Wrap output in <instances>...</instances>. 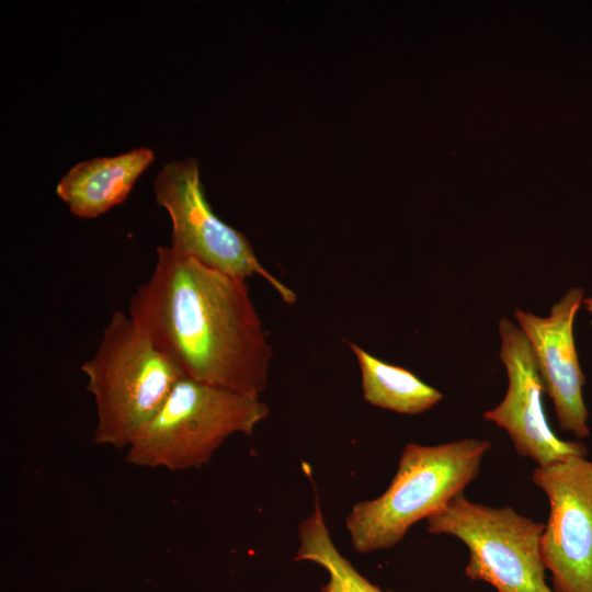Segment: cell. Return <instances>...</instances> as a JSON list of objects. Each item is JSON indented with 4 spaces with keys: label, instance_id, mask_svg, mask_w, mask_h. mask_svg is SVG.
Masks as SVG:
<instances>
[{
    "label": "cell",
    "instance_id": "cell-1",
    "mask_svg": "<svg viewBox=\"0 0 592 592\" xmlns=\"http://www.w3.org/2000/svg\"><path fill=\"white\" fill-rule=\"evenodd\" d=\"M150 277L129 299L128 315L183 377L259 397L272 356L241 280L157 247Z\"/></svg>",
    "mask_w": 592,
    "mask_h": 592
},
{
    "label": "cell",
    "instance_id": "cell-2",
    "mask_svg": "<svg viewBox=\"0 0 592 592\" xmlns=\"http://www.w3.org/2000/svg\"><path fill=\"white\" fill-rule=\"evenodd\" d=\"M81 371L93 396V443L126 449L183 377L127 314L115 311Z\"/></svg>",
    "mask_w": 592,
    "mask_h": 592
},
{
    "label": "cell",
    "instance_id": "cell-3",
    "mask_svg": "<svg viewBox=\"0 0 592 592\" xmlns=\"http://www.w3.org/2000/svg\"><path fill=\"white\" fill-rule=\"evenodd\" d=\"M491 443L462 439L439 445L409 443L385 492L357 502L345 520L360 554L397 545L418 521L440 511L475 480Z\"/></svg>",
    "mask_w": 592,
    "mask_h": 592
},
{
    "label": "cell",
    "instance_id": "cell-4",
    "mask_svg": "<svg viewBox=\"0 0 592 592\" xmlns=\"http://www.w3.org/2000/svg\"><path fill=\"white\" fill-rule=\"evenodd\" d=\"M267 414L259 397L182 377L126 448L125 462L170 471L200 468L229 436L251 435Z\"/></svg>",
    "mask_w": 592,
    "mask_h": 592
},
{
    "label": "cell",
    "instance_id": "cell-5",
    "mask_svg": "<svg viewBox=\"0 0 592 592\" xmlns=\"http://www.w3.org/2000/svg\"><path fill=\"white\" fill-rule=\"evenodd\" d=\"M428 532L451 535L469 550L465 576L497 592H554L546 583L540 539L545 524L511 506L493 508L464 492L426 519Z\"/></svg>",
    "mask_w": 592,
    "mask_h": 592
},
{
    "label": "cell",
    "instance_id": "cell-6",
    "mask_svg": "<svg viewBox=\"0 0 592 592\" xmlns=\"http://www.w3.org/2000/svg\"><path fill=\"white\" fill-rule=\"evenodd\" d=\"M153 193L171 219L169 247L175 253L241 280L258 274L286 304L296 301V294L262 266L247 237L213 212L196 159L166 163L153 182Z\"/></svg>",
    "mask_w": 592,
    "mask_h": 592
},
{
    "label": "cell",
    "instance_id": "cell-7",
    "mask_svg": "<svg viewBox=\"0 0 592 592\" xmlns=\"http://www.w3.org/2000/svg\"><path fill=\"white\" fill-rule=\"evenodd\" d=\"M532 479L549 502L540 554L554 592H592V462L573 456L537 466Z\"/></svg>",
    "mask_w": 592,
    "mask_h": 592
},
{
    "label": "cell",
    "instance_id": "cell-8",
    "mask_svg": "<svg viewBox=\"0 0 592 592\" xmlns=\"http://www.w3.org/2000/svg\"><path fill=\"white\" fill-rule=\"evenodd\" d=\"M499 356L508 388L501 402L483 418L503 429L520 456L547 466L573 456L587 457L581 442L559 439L551 430L543 406L544 388L528 340L519 326L502 317L498 322Z\"/></svg>",
    "mask_w": 592,
    "mask_h": 592
},
{
    "label": "cell",
    "instance_id": "cell-9",
    "mask_svg": "<svg viewBox=\"0 0 592 592\" xmlns=\"http://www.w3.org/2000/svg\"><path fill=\"white\" fill-rule=\"evenodd\" d=\"M583 289L572 287L540 317L515 308L514 317L528 340L544 391L551 399L559 426L579 439L590 434L589 411L582 388L581 369L573 338V322L583 301Z\"/></svg>",
    "mask_w": 592,
    "mask_h": 592
},
{
    "label": "cell",
    "instance_id": "cell-10",
    "mask_svg": "<svg viewBox=\"0 0 592 592\" xmlns=\"http://www.w3.org/2000/svg\"><path fill=\"white\" fill-rule=\"evenodd\" d=\"M153 160L150 148L139 147L113 157L81 161L59 180L56 194L75 216L98 217L127 197Z\"/></svg>",
    "mask_w": 592,
    "mask_h": 592
},
{
    "label": "cell",
    "instance_id": "cell-11",
    "mask_svg": "<svg viewBox=\"0 0 592 592\" xmlns=\"http://www.w3.org/2000/svg\"><path fill=\"white\" fill-rule=\"evenodd\" d=\"M360 366L364 399L386 410L419 414L443 399V394L412 372L384 361L361 346L349 343Z\"/></svg>",
    "mask_w": 592,
    "mask_h": 592
},
{
    "label": "cell",
    "instance_id": "cell-12",
    "mask_svg": "<svg viewBox=\"0 0 592 592\" xmlns=\"http://www.w3.org/2000/svg\"><path fill=\"white\" fill-rule=\"evenodd\" d=\"M298 538L300 545L294 559L318 563L329 573V580L320 592H392L371 583L340 554L326 525L316 492L314 511L299 524Z\"/></svg>",
    "mask_w": 592,
    "mask_h": 592
},
{
    "label": "cell",
    "instance_id": "cell-13",
    "mask_svg": "<svg viewBox=\"0 0 592 592\" xmlns=\"http://www.w3.org/2000/svg\"><path fill=\"white\" fill-rule=\"evenodd\" d=\"M582 304L584 305L587 311L592 315V296L583 298Z\"/></svg>",
    "mask_w": 592,
    "mask_h": 592
},
{
    "label": "cell",
    "instance_id": "cell-14",
    "mask_svg": "<svg viewBox=\"0 0 592 592\" xmlns=\"http://www.w3.org/2000/svg\"><path fill=\"white\" fill-rule=\"evenodd\" d=\"M591 462H592V459H591Z\"/></svg>",
    "mask_w": 592,
    "mask_h": 592
}]
</instances>
